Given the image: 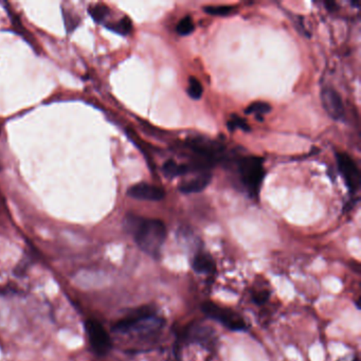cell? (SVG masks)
I'll return each instance as SVG.
<instances>
[{"instance_id":"cell-1","label":"cell","mask_w":361,"mask_h":361,"mask_svg":"<svg viewBox=\"0 0 361 361\" xmlns=\"http://www.w3.org/2000/svg\"><path fill=\"white\" fill-rule=\"evenodd\" d=\"M124 227L143 252L159 259L166 238V225L161 221L128 214L124 219Z\"/></svg>"},{"instance_id":"cell-2","label":"cell","mask_w":361,"mask_h":361,"mask_svg":"<svg viewBox=\"0 0 361 361\" xmlns=\"http://www.w3.org/2000/svg\"><path fill=\"white\" fill-rule=\"evenodd\" d=\"M162 323L164 320L157 316L155 308L149 305L141 306L118 321L113 329L115 333L122 335L147 334L161 327Z\"/></svg>"},{"instance_id":"cell-3","label":"cell","mask_w":361,"mask_h":361,"mask_svg":"<svg viewBox=\"0 0 361 361\" xmlns=\"http://www.w3.org/2000/svg\"><path fill=\"white\" fill-rule=\"evenodd\" d=\"M238 176L243 187L251 197L259 195L265 176L263 160L255 156L242 158L238 164Z\"/></svg>"},{"instance_id":"cell-4","label":"cell","mask_w":361,"mask_h":361,"mask_svg":"<svg viewBox=\"0 0 361 361\" xmlns=\"http://www.w3.org/2000/svg\"><path fill=\"white\" fill-rule=\"evenodd\" d=\"M202 310L208 318L217 321L230 331H245L248 329L244 318L229 308L221 307L213 302L207 301L202 304Z\"/></svg>"},{"instance_id":"cell-5","label":"cell","mask_w":361,"mask_h":361,"mask_svg":"<svg viewBox=\"0 0 361 361\" xmlns=\"http://www.w3.org/2000/svg\"><path fill=\"white\" fill-rule=\"evenodd\" d=\"M85 329L90 346L97 355L105 356L111 352L113 342H111L109 333L105 331L104 326L100 322L90 319L86 321Z\"/></svg>"},{"instance_id":"cell-6","label":"cell","mask_w":361,"mask_h":361,"mask_svg":"<svg viewBox=\"0 0 361 361\" xmlns=\"http://www.w3.org/2000/svg\"><path fill=\"white\" fill-rule=\"evenodd\" d=\"M337 157L338 168L341 173L348 190L353 193L358 191L360 187V174H359L358 168L354 160L345 153H338Z\"/></svg>"},{"instance_id":"cell-7","label":"cell","mask_w":361,"mask_h":361,"mask_svg":"<svg viewBox=\"0 0 361 361\" xmlns=\"http://www.w3.org/2000/svg\"><path fill=\"white\" fill-rule=\"evenodd\" d=\"M321 100L325 111L334 120H342L344 118V105L341 97L334 88L326 87L321 92Z\"/></svg>"},{"instance_id":"cell-8","label":"cell","mask_w":361,"mask_h":361,"mask_svg":"<svg viewBox=\"0 0 361 361\" xmlns=\"http://www.w3.org/2000/svg\"><path fill=\"white\" fill-rule=\"evenodd\" d=\"M128 195L138 200L159 202L166 197V192L162 188L149 183H141L133 185L128 189Z\"/></svg>"},{"instance_id":"cell-9","label":"cell","mask_w":361,"mask_h":361,"mask_svg":"<svg viewBox=\"0 0 361 361\" xmlns=\"http://www.w3.org/2000/svg\"><path fill=\"white\" fill-rule=\"evenodd\" d=\"M185 337L188 341L197 342L207 348H210L216 342L214 331L206 325H193L189 327L185 331Z\"/></svg>"},{"instance_id":"cell-10","label":"cell","mask_w":361,"mask_h":361,"mask_svg":"<svg viewBox=\"0 0 361 361\" xmlns=\"http://www.w3.org/2000/svg\"><path fill=\"white\" fill-rule=\"evenodd\" d=\"M211 183V174L208 172H202L194 178L183 181L179 185V191L183 194L200 193L204 191Z\"/></svg>"},{"instance_id":"cell-11","label":"cell","mask_w":361,"mask_h":361,"mask_svg":"<svg viewBox=\"0 0 361 361\" xmlns=\"http://www.w3.org/2000/svg\"><path fill=\"white\" fill-rule=\"evenodd\" d=\"M192 268L194 271L200 274H212L216 271V265L214 259L208 253L200 252L194 257L192 262Z\"/></svg>"},{"instance_id":"cell-12","label":"cell","mask_w":361,"mask_h":361,"mask_svg":"<svg viewBox=\"0 0 361 361\" xmlns=\"http://www.w3.org/2000/svg\"><path fill=\"white\" fill-rule=\"evenodd\" d=\"M191 171V168L187 164H179L174 160H169L162 166V172L164 176L169 179L175 178V177L183 176Z\"/></svg>"},{"instance_id":"cell-13","label":"cell","mask_w":361,"mask_h":361,"mask_svg":"<svg viewBox=\"0 0 361 361\" xmlns=\"http://www.w3.org/2000/svg\"><path fill=\"white\" fill-rule=\"evenodd\" d=\"M105 26L113 31V32L118 33V35H128L132 32L133 24L132 20L128 18H123L121 20H117L115 23H106Z\"/></svg>"},{"instance_id":"cell-14","label":"cell","mask_w":361,"mask_h":361,"mask_svg":"<svg viewBox=\"0 0 361 361\" xmlns=\"http://www.w3.org/2000/svg\"><path fill=\"white\" fill-rule=\"evenodd\" d=\"M88 11H90L92 20L98 23V24H104L106 22V18H109V13H111L109 8L106 6L102 5V4L90 6Z\"/></svg>"},{"instance_id":"cell-15","label":"cell","mask_w":361,"mask_h":361,"mask_svg":"<svg viewBox=\"0 0 361 361\" xmlns=\"http://www.w3.org/2000/svg\"><path fill=\"white\" fill-rule=\"evenodd\" d=\"M202 92H204V88H202V83L196 78H190L188 94L194 100H200L202 98Z\"/></svg>"},{"instance_id":"cell-16","label":"cell","mask_w":361,"mask_h":361,"mask_svg":"<svg viewBox=\"0 0 361 361\" xmlns=\"http://www.w3.org/2000/svg\"><path fill=\"white\" fill-rule=\"evenodd\" d=\"M270 109H271V107H270V105L267 104V103L255 102L249 105V106L247 107L246 111H245V113L248 114V115H250V114H255L257 117L259 118L262 115H264V114L269 113Z\"/></svg>"},{"instance_id":"cell-17","label":"cell","mask_w":361,"mask_h":361,"mask_svg":"<svg viewBox=\"0 0 361 361\" xmlns=\"http://www.w3.org/2000/svg\"><path fill=\"white\" fill-rule=\"evenodd\" d=\"M193 31V20H192L191 18H189V16L183 18L176 27V32L178 33L179 35H181V37H187V35H191Z\"/></svg>"},{"instance_id":"cell-18","label":"cell","mask_w":361,"mask_h":361,"mask_svg":"<svg viewBox=\"0 0 361 361\" xmlns=\"http://www.w3.org/2000/svg\"><path fill=\"white\" fill-rule=\"evenodd\" d=\"M204 12L210 14V16H227L231 13L233 8L229 7V6H209V7H204Z\"/></svg>"},{"instance_id":"cell-19","label":"cell","mask_w":361,"mask_h":361,"mask_svg":"<svg viewBox=\"0 0 361 361\" xmlns=\"http://www.w3.org/2000/svg\"><path fill=\"white\" fill-rule=\"evenodd\" d=\"M228 128L231 130H235L238 128V130H245V132H248L250 130L247 122L243 120L242 118L238 117V116H233L232 119L228 122Z\"/></svg>"},{"instance_id":"cell-20","label":"cell","mask_w":361,"mask_h":361,"mask_svg":"<svg viewBox=\"0 0 361 361\" xmlns=\"http://www.w3.org/2000/svg\"><path fill=\"white\" fill-rule=\"evenodd\" d=\"M64 20L67 30H68L69 32L75 30L78 25H79V18H78L77 16H73L71 12H68V14L64 13Z\"/></svg>"},{"instance_id":"cell-21","label":"cell","mask_w":361,"mask_h":361,"mask_svg":"<svg viewBox=\"0 0 361 361\" xmlns=\"http://www.w3.org/2000/svg\"><path fill=\"white\" fill-rule=\"evenodd\" d=\"M269 291L264 290L259 291V293H253L252 300L255 303L259 304V305H262V304L266 303L269 299Z\"/></svg>"},{"instance_id":"cell-22","label":"cell","mask_w":361,"mask_h":361,"mask_svg":"<svg viewBox=\"0 0 361 361\" xmlns=\"http://www.w3.org/2000/svg\"><path fill=\"white\" fill-rule=\"evenodd\" d=\"M339 361H344V359H341V360H339Z\"/></svg>"}]
</instances>
